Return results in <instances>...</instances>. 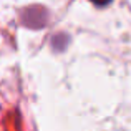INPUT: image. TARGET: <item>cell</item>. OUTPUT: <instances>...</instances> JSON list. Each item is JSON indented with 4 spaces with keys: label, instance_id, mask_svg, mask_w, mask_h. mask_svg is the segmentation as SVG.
<instances>
[{
    "label": "cell",
    "instance_id": "6da1fadb",
    "mask_svg": "<svg viewBox=\"0 0 131 131\" xmlns=\"http://www.w3.org/2000/svg\"><path fill=\"white\" fill-rule=\"evenodd\" d=\"M91 2L98 7H105V5H108V3H111V0H91Z\"/></svg>",
    "mask_w": 131,
    "mask_h": 131
}]
</instances>
